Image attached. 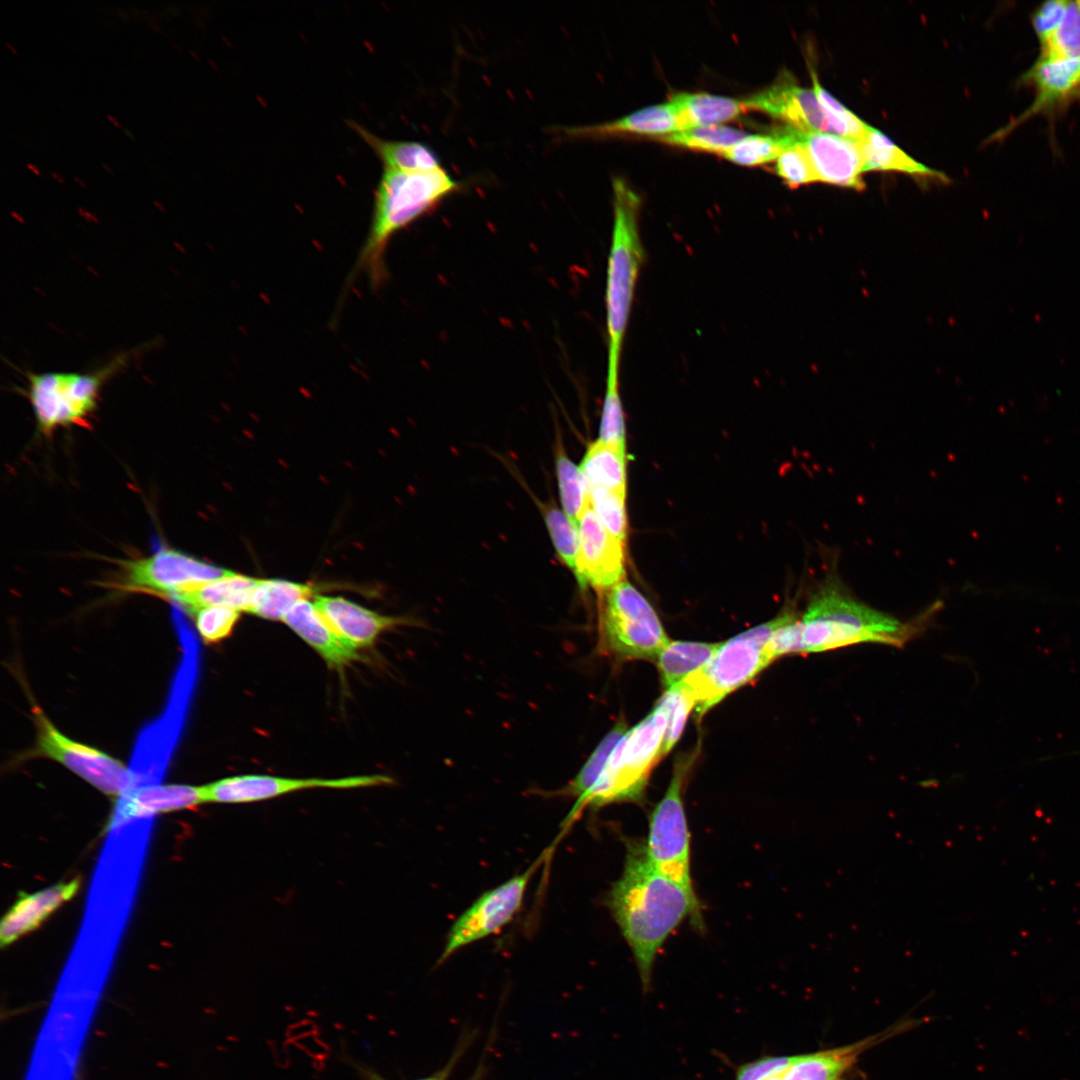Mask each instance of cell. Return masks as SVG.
Returning a JSON list of instances; mask_svg holds the SVG:
<instances>
[{"instance_id": "cell-1", "label": "cell", "mask_w": 1080, "mask_h": 1080, "mask_svg": "<svg viewBox=\"0 0 1080 1080\" xmlns=\"http://www.w3.org/2000/svg\"><path fill=\"white\" fill-rule=\"evenodd\" d=\"M605 904L630 947L646 988L657 954L674 930L687 918L696 927L703 926L695 891L656 869L643 842H627L623 872L608 891Z\"/></svg>"}, {"instance_id": "cell-2", "label": "cell", "mask_w": 1080, "mask_h": 1080, "mask_svg": "<svg viewBox=\"0 0 1080 1080\" xmlns=\"http://www.w3.org/2000/svg\"><path fill=\"white\" fill-rule=\"evenodd\" d=\"M460 186L443 167L426 172L383 169L374 191L370 228L357 263L374 285L384 278V256L392 237Z\"/></svg>"}, {"instance_id": "cell-3", "label": "cell", "mask_w": 1080, "mask_h": 1080, "mask_svg": "<svg viewBox=\"0 0 1080 1080\" xmlns=\"http://www.w3.org/2000/svg\"><path fill=\"white\" fill-rule=\"evenodd\" d=\"M679 693L677 685L666 690L651 713L626 732L596 783L575 801L566 818L568 823L587 807L598 809L641 800L651 771L664 756V736Z\"/></svg>"}, {"instance_id": "cell-4", "label": "cell", "mask_w": 1080, "mask_h": 1080, "mask_svg": "<svg viewBox=\"0 0 1080 1080\" xmlns=\"http://www.w3.org/2000/svg\"><path fill=\"white\" fill-rule=\"evenodd\" d=\"M613 227L606 278L608 365L619 368L636 283L644 261L639 232V195L622 178H614Z\"/></svg>"}, {"instance_id": "cell-5", "label": "cell", "mask_w": 1080, "mask_h": 1080, "mask_svg": "<svg viewBox=\"0 0 1080 1080\" xmlns=\"http://www.w3.org/2000/svg\"><path fill=\"white\" fill-rule=\"evenodd\" d=\"M802 620L811 621L809 641L816 652L866 642L900 647L913 634L912 625L855 600L832 577L812 596Z\"/></svg>"}, {"instance_id": "cell-6", "label": "cell", "mask_w": 1080, "mask_h": 1080, "mask_svg": "<svg viewBox=\"0 0 1080 1080\" xmlns=\"http://www.w3.org/2000/svg\"><path fill=\"white\" fill-rule=\"evenodd\" d=\"M129 359L122 353L104 366L90 372H27L26 395L31 403L39 430L51 434L59 427L87 426L97 407L103 384Z\"/></svg>"}, {"instance_id": "cell-7", "label": "cell", "mask_w": 1080, "mask_h": 1080, "mask_svg": "<svg viewBox=\"0 0 1080 1080\" xmlns=\"http://www.w3.org/2000/svg\"><path fill=\"white\" fill-rule=\"evenodd\" d=\"M601 627L608 649L622 658L656 660L670 642L653 607L624 580L609 589Z\"/></svg>"}, {"instance_id": "cell-8", "label": "cell", "mask_w": 1080, "mask_h": 1080, "mask_svg": "<svg viewBox=\"0 0 1080 1080\" xmlns=\"http://www.w3.org/2000/svg\"><path fill=\"white\" fill-rule=\"evenodd\" d=\"M766 645L748 631L741 633L722 642L704 666L677 684L692 696L699 717L774 661Z\"/></svg>"}, {"instance_id": "cell-9", "label": "cell", "mask_w": 1080, "mask_h": 1080, "mask_svg": "<svg viewBox=\"0 0 1080 1080\" xmlns=\"http://www.w3.org/2000/svg\"><path fill=\"white\" fill-rule=\"evenodd\" d=\"M36 741L30 757L54 760L110 797L124 795L133 775L120 760L64 735L39 707L32 709Z\"/></svg>"}, {"instance_id": "cell-10", "label": "cell", "mask_w": 1080, "mask_h": 1080, "mask_svg": "<svg viewBox=\"0 0 1080 1080\" xmlns=\"http://www.w3.org/2000/svg\"><path fill=\"white\" fill-rule=\"evenodd\" d=\"M546 857L544 852L524 872L480 895L451 925L438 963L509 924L519 913L528 885Z\"/></svg>"}, {"instance_id": "cell-11", "label": "cell", "mask_w": 1080, "mask_h": 1080, "mask_svg": "<svg viewBox=\"0 0 1080 1080\" xmlns=\"http://www.w3.org/2000/svg\"><path fill=\"white\" fill-rule=\"evenodd\" d=\"M684 776V767H676L664 797L650 815L645 848L656 869L694 890L690 868V832L682 799Z\"/></svg>"}, {"instance_id": "cell-12", "label": "cell", "mask_w": 1080, "mask_h": 1080, "mask_svg": "<svg viewBox=\"0 0 1080 1080\" xmlns=\"http://www.w3.org/2000/svg\"><path fill=\"white\" fill-rule=\"evenodd\" d=\"M392 782L390 777L381 774L336 779L246 774L219 779L203 785L202 789L205 803L244 804L308 789H355L390 785Z\"/></svg>"}, {"instance_id": "cell-13", "label": "cell", "mask_w": 1080, "mask_h": 1080, "mask_svg": "<svg viewBox=\"0 0 1080 1080\" xmlns=\"http://www.w3.org/2000/svg\"><path fill=\"white\" fill-rule=\"evenodd\" d=\"M124 586L166 596L221 578L231 571L176 550H160L149 558L124 561Z\"/></svg>"}, {"instance_id": "cell-14", "label": "cell", "mask_w": 1080, "mask_h": 1080, "mask_svg": "<svg viewBox=\"0 0 1080 1080\" xmlns=\"http://www.w3.org/2000/svg\"><path fill=\"white\" fill-rule=\"evenodd\" d=\"M1034 88L1032 103L996 135L1005 137L1037 115L1055 117L1069 105L1080 101V59L1040 55L1019 79Z\"/></svg>"}, {"instance_id": "cell-15", "label": "cell", "mask_w": 1080, "mask_h": 1080, "mask_svg": "<svg viewBox=\"0 0 1080 1080\" xmlns=\"http://www.w3.org/2000/svg\"><path fill=\"white\" fill-rule=\"evenodd\" d=\"M578 534L575 575L579 585L605 590L623 581V542L607 530L588 501L578 521Z\"/></svg>"}, {"instance_id": "cell-16", "label": "cell", "mask_w": 1080, "mask_h": 1080, "mask_svg": "<svg viewBox=\"0 0 1080 1080\" xmlns=\"http://www.w3.org/2000/svg\"><path fill=\"white\" fill-rule=\"evenodd\" d=\"M748 109L758 110L804 133H830L823 109L812 89L801 87L788 70L781 71L766 88L744 98Z\"/></svg>"}, {"instance_id": "cell-17", "label": "cell", "mask_w": 1080, "mask_h": 1080, "mask_svg": "<svg viewBox=\"0 0 1080 1080\" xmlns=\"http://www.w3.org/2000/svg\"><path fill=\"white\" fill-rule=\"evenodd\" d=\"M817 182L863 191L864 161L859 141L825 132L802 133Z\"/></svg>"}, {"instance_id": "cell-18", "label": "cell", "mask_w": 1080, "mask_h": 1080, "mask_svg": "<svg viewBox=\"0 0 1080 1080\" xmlns=\"http://www.w3.org/2000/svg\"><path fill=\"white\" fill-rule=\"evenodd\" d=\"M313 603L339 637L355 650L371 646L380 634L401 621L342 597L315 595Z\"/></svg>"}, {"instance_id": "cell-19", "label": "cell", "mask_w": 1080, "mask_h": 1080, "mask_svg": "<svg viewBox=\"0 0 1080 1080\" xmlns=\"http://www.w3.org/2000/svg\"><path fill=\"white\" fill-rule=\"evenodd\" d=\"M80 879L61 882L31 894H23L3 916L0 923L1 946H8L37 929L80 888Z\"/></svg>"}, {"instance_id": "cell-20", "label": "cell", "mask_w": 1080, "mask_h": 1080, "mask_svg": "<svg viewBox=\"0 0 1080 1080\" xmlns=\"http://www.w3.org/2000/svg\"><path fill=\"white\" fill-rule=\"evenodd\" d=\"M686 129L670 100L644 107L622 118L593 125L570 126L561 130L571 137H603L622 134L655 136L658 139Z\"/></svg>"}, {"instance_id": "cell-21", "label": "cell", "mask_w": 1080, "mask_h": 1080, "mask_svg": "<svg viewBox=\"0 0 1080 1080\" xmlns=\"http://www.w3.org/2000/svg\"><path fill=\"white\" fill-rule=\"evenodd\" d=\"M283 622L309 644L333 668L343 669L359 660L357 651L345 643L327 623L313 602L303 600L284 617Z\"/></svg>"}, {"instance_id": "cell-22", "label": "cell", "mask_w": 1080, "mask_h": 1080, "mask_svg": "<svg viewBox=\"0 0 1080 1080\" xmlns=\"http://www.w3.org/2000/svg\"><path fill=\"white\" fill-rule=\"evenodd\" d=\"M894 1027L846 1046L798 1055L783 1073L786 1080H841L852 1068L860 1055L884 1039L902 1031Z\"/></svg>"}, {"instance_id": "cell-23", "label": "cell", "mask_w": 1080, "mask_h": 1080, "mask_svg": "<svg viewBox=\"0 0 1080 1080\" xmlns=\"http://www.w3.org/2000/svg\"><path fill=\"white\" fill-rule=\"evenodd\" d=\"M258 582L259 579L231 571L221 578L167 597L184 608L189 615L209 606L247 612Z\"/></svg>"}, {"instance_id": "cell-24", "label": "cell", "mask_w": 1080, "mask_h": 1080, "mask_svg": "<svg viewBox=\"0 0 1080 1080\" xmlns=\"http://www.w3.org/2000/svg\"><path fill=\"white\" fill-rule=\"evenodd\" d=\"M348 124L375 152L383 169L426 172L442 167L437 155L423 143L381 138L354 120H349Z\"/></svg>"}, {"instance_id": "cell-25", "label": "cell", "mask_w": 1080, "mask_h": 1080, "mask_svg": "<svg viewBox=\"0 0 1080 1080\" xmlns=\"http://www.w3.org/2000/svg\"><path fill=\"white\" fill-rule=\"evenodd\" d=\"M205 803L202 786L154 784L136 789L123 806V816L146 817Z\"/></svg>"}, {"instance_id": "cell-26", "label": "cell", "mask_w": 1080, "mask_h": 1080, "mask_svg": "<svg viewBox=\"0 0 1080 1080\" xmlns=\"http://www.w3.org/2000/svg\"><path fill=\"white\" fill-rule=\"evenodd\" d=\"M586 492L605 488L626 494L625 445L596 441L579 467Z\"/></svg>"}, {"instance_id": "cell-27", "label": "cell", "mask_w": 1080, "mask_h": 1080, "mask_svg": "<svg viewBox=\"0 0 1080 1080\" xmlns=\"http://www.w3.org/2000/svg\"><path fill=\"white\" fill-rule=\"evenodd\" d=\"M687 128L721 124L747 110L743 99L707 92H677L670 99Z\"/></svg>"}, {"instance_id": "cell-28", "label": "cell", "mask_w": 1080, "mask_h": 1080, "mask_svg": "<svg viewBox=\"0 0 1080 1080\" xmlns=\"http://www.w3.org/2000/svg\"><path fill=\"white\" fill-rule=\"evenodd\" d=\"M860 142L864 172L867 171H899L919 177H932L945 180L943 173L928 168L917 162L889 138L877 129L871 127L865 138Z\"/></svg>"}, {"instance_id": "cell-29", "label": "cell", "mask_w": 1080, "mask_h": 1080, "mask_svg": "<svg viewBox=\"0 0 1080 1080\" xmlns=\"http://www.w3.org/2000/svg\"><path fill=\"white\" fill-rule=\"evenodd\" d=\"M721 643L670 640L656 657L657 667L666 690L676 686L704 666Z\"/></svg>"}, {"instance_id": "cell-30", "label": "cell", "mask_w": 1080, "mask_h": 1080, "mask_svg": "<svg viewBox=\"0 0 1080 1080\" xmlns=\"http://www.w3.org/2000/svg\"><path fill=\"white\" fill-rule=\"evenodd\" d=\"M312 596L313 588L307 584L282 579H259L247 612L261 618L283 621L296 604Z\"/></svg>"}, {"instance_id": "cell-31", "label": "cell", "mask_w": 1080, "mask_h": 1080, "mask_svg": "<svg viewBox=\"0 0 1080 1080\" xmlns=\"http://www.w3.org/2000/svg\"><path fill=\"white\" fill-rule=\"evenodd\" d=\"M801 131L786 127L773 135H749L727 148L721 156L745 166L776 160L783 149L795 141Z\"/></svg>"}, {"instance_id": "cell-32", "label": "cell", "mask_w": 1080, "mask_h": 1080, "mask_svg": "<svg viewBox=\"0 0 1080 1080\" xmlns=\"http://www.w3.org/2000/svg\"><path fill=\"white\" fill-rule=\"evenodd\" d=\"M747 133L722 124L690 127L659 138L660 141L697 151L721 155Z\"/></svg>"}, {"instance_id": "cell-33", "label": "cell", "mask_w": 1080, "mask_h": 1080, "mask_svg": "<svg viewBox=\"0 0 1080 1080\" xmlns=\"http://www.w3.org/2000/svg\"><path fill=\"white\" fill-rule=\"evenodd\" d=\"M624 721L618 722L601 740L583 767L565 788L564 793L579 800L596 783L613 750L627 732Z\"/></svg>"}, {"instance_id": "cell-34", "label": "cell", "mask_w": 1080, "mask_h": 1080, "mask_svg": "<svg viewBox=\"0 0 1080 1080\" xmlns=\"http://www.w3.org/2000/svg\"><path fill=\"white\" fill-rule=\"evenodd\" d=\"M813 90L827 119L830 133L855 141H862L871 126L849 111L819 83L816 72L810 69Z\"/></svg>"}, {"instance_id": "cell-35", "label": "cell", "mask_w": 1080, "mask_h": 1080, "mask_svg": "<svg viewBox=\"0 0 1080 1080\" xmlns=\"http://www.w3.org/2000/svg\"><path fill=\"white\" fill-rule=\"evenodd\" d=\"M555 466L564 513L578 527L579 518L587 505L582 475L579 468L566 456L562 447L557 448Z\"/></svg>"}, {"instance_id": "cell-36", "label": "cell", "mask_w": 1080, "mask_h": 1080, "mask_svg": "<svg viewBox=\"0 0 1080 1080\" xmlns=\"http://www.w3.org/2000/svg\"><path fill=\"white\" fill-rule=\"evenodd\" d=\"M599 441L625 445L624 415L619 394V369L607 368Z\"/></svg>"}, {"instance_id": "cell-37", "label": "cell", "mask_w": 1080, "mask_h": 1080, "mask_svg": "<svg viewBox=\"0 0 1080 1080\" xmlns=\"http://www.w3.org/2000/svg\"><path fill=\"white\" fill-rule=\"evenodd\" d=\"M1040 55L1080 59V1H1069L1064 18L1040 48Z\"/></svg>"}, {"instance_id": "cell-38", "label": "cell", "mask_w": 1080, "mask_h": 1080, "mask_svg": "<svg viewBox=\"0 0 1080 1080\" xmlns=\"http://www.w3.org/2000/svg\"><path fill=\"white\" fill-rule=\"evenodd\" d=\"M590 507L607 530L620 541L627 536L625 495L605 488H593L586 492Z\"/></svg>"}, {"instance_id": "cell-39", "label": "cell", "mask_w": 1080, "mask_h": 1080, "mask_svg": "<svg viewBox=\"0 0 1080 1080\" xmlns=\"http://www.w3.org/2000/svg\"><path fill=\"white\" fill-rule=\"evenodd\" d=\"M545 522L560 558L576 574L579 553V534L565 513L553 505L545 507Z\"/></svg>"}, {"instance_id": "cell-40", "label": "cell", "mask_w": 1080, "mask_h": 1080, "mask_svg": "<svg viewBox=\"0 0 1080 1080\" xmlns=\"http://www.w3.org/2000/svg\"><path fill=\"white\" fill-rule=\"evenodd\" d=\"M803 132L786 146L776 159V173L791 188L817 182L807 151L802 143Z\"/></svg>"}, {"instance_id": "cell-41", "label": "cell", "mask_w": 1080, "mask_h": 1080, "mask_svg": "<svg viewBox=\"0 0 1080 1080\" xmlns=\"http://www.w3.org/2000/svg\"><path fill=\"white\" fill-rule=\"evenodd\" d=\"M192 616L201 639L206 644H212L232 634L239 621L240 612L226 607L209 606L198 609Z\"/></svg>"}, {"instance_id": "cell-42", "label": "cell", "mask_w": 1080, "mask_h": 1080, "mask_svg": "<svg viewBox=\"0 0 1080 1080\" xmlns=\"http://www.w3.org/2000/svg\"><path fill=\"white\" fill-rule=\"evenodd\" d=\"M1069 1L1051 0L1038 5L1031 14V25L1042 48L1055 32L1067 10Z\"/></svg>"}, {"instance_id": "cell-43", "label": "cell", "mask_w": 1080, "mask_h": 1080, "mask_svg": "<svg viewBox=\"0 0 1080 1080\" xmlns=\"http://www.w3.org/2000/svg\"><path fill=\"white\" fill-rule=\"evenodd\" d=\"M795 1058L796 1056H772L744 1064L737 1070L736 1080H768L786 1071Z\"/></svg>"}, {"instance_id": "cell-44", "label": "cell", "mask_w": 1080, "mask_h": 1080, "mask_svg": "<svg viewBox=\"0 0 1080 1080\" xmlns=\"http://www.w3.org/2000/svg\"><path fill=\"white\" fill-rule=\"evenodd\" d=\"M680 689L679 696L670 713L667 729L664 736L663 752L666 755L678 741L688 714L695 707V701L690 694L677 685Z\"/></svg>"}, {"instance_id": "cell-45", "label": "cell", "mask_w": 1080, "mask_h": 1080, "mask_svg": "<svg viewBox=\"0 0 1080 1080\" xmlns=\"http://www.w3.org/2000/svg\"><path fill=\"white\" fill-rule=\"evenodd\" d=\"M472 1040H473V1033H465V1034H463L462 1037L460 1038V1040L458 1041V1044L455 1047V1049H454L452 1055L450 1056L448 1062L442 1068L438 1069L437 1071H435L433 1074H431L429 1076L418 1078V1079H415V1080H449L452 1072L454 1071L455 1067L459 1063L462 1056L465 1054V1052L468 1049V1047L470 1046ZM357 1071H358V1073L360 1075L361 1080H387L386 1078L381 1076L378 1072H376L374 1069H372V1068H370L368 1066L357 1065Z\"/></svg>"}, {"instance_id": "cell-46", "label": "cell", "mask_w": 1080, "mask_h": 1080, "mask_svg": "<svg viewBox=\"0 0 1080 1080\" xmlns=\"http://www.w3.org/2000/svg\"><path fill=\"white\" fill-rule=\"evenodd\" d=\"M487 1072L485 1057H482L473 1074L468 1080H483Z\"/></svg>"}, {"instance_id": "cell-47", "label": "cell", "mask_w": 1080, "mask_h": 1080, "mask_svg": "<svg viewBox=\"0 0 1080 1080\" xmlns=\"http://www.w3.org/2000/svg\"><path fill=\"white\" fill-rule=\"evenodd\" d=\"M106 118H107V120H109V122H111V123H112V124H113V125H114L115 127H117V128H122V125H121L120 121H119V120H118V119H117V118H116L115 116H113V115H111V114H108V115L106 116Z\"/></svg>"}, {"instance_id": "cell-48", "label": "cell", "mask_w": 1080, "mask_h": 1080, "mask_svg": "<svg viewBox=\"0 0 1080 1080\" xmlns=\"http://www.w3.org/2000/svg\"><path fill=\"white\" fill-rule=\"evenodd\" d=\"M26 167H27V168H28V169H29L30 171H32V173H34V174H35L36 176H40V175H41V171H40V169H39V168H38V167H37V166H36L35 164H33V163H26Z\"/></svg>"}, {"instance_id": "cell-49", "label": "cell", "mask_w": 1080, "mask_h": 1080, "mask_svg": "<svg viewBox=\"0 0 1080 1080\" xmlns=\"http://www.w3.org/2000/svg\"><path fill=\"white\" fill-rule=\"evenodd\" d=\"M50 175H51L52 178H54L60 184L64 183V179L59 173L51 172Z\"/></svg>"}, {"instance_id": "cell-50", "label": "cell", "mask_w": 1080, "mask_h": 1080, "mask_svg": "<svg viewBox=\"0 0 1080 1080\" xmlns=\"http://www.w3.org/2000/svg\"><path fill=\"white\" fill-rule=\"evenodd\" d=\"M5 45L12 53L18 55V50L10 42L6 40Z\"/></svg>"}, {"instance_id": "cell-51", "label": "cell", "mask_w": 1080, "mask_h": 1080, "mask_svg": "<svg viewBox=\"0 0 1080 1080\" xmlns=\"http://www.w3.org/2000/svg\"><path fill=\"white\" fill-rule=\"evenodd\" d=\"M73 179H74V181H76V182H77V183H78L79 185H81L82 187H86V184H85V182H84V181H83V179H82V178H80L79 176H73Z\"/></svg>"}, {"instance_id": "cell-52", "label": "cell", "mask_w": 1080, "mask_h": 1080, "mask_svg": "<svg viewBox=\"0 0 1080 1080\" xmlns=\"http://www.w3.org/2000/svg\"><path fill=\"white\" fill-rule=\"evenodd\" d=\"M784 1072H785V1071H784ZM784 1072H783V1073H784ZM783 1073H781V1074H779V1075H776V1076H773V1077H771V1078H770V1079H768V1080H786V1079L784 1078V1075H783Z\"/></svg>"}, {"instance_id": "cell-53", "label": "cell", "mask_w": 1080, "mask_h": 1080, "mask_svg": "<svg viewBox=\"0 0 1080 1080\" xmlns=\"http://www.w3.org/2000/svg\"><path fill=\"white\" fill-rule=\"evenodd\" d=\"M101 165L109 174H114L113 170L105 162H102Z\"/></svg>"}, {"instance_id": "cell-54", "label": "cell", "mask_w": 1080, "mask_h": 1080, "mask_svg": "<svg viewBox=\"0 0 1080 1080\" xmlns=\"http://www.w3.org/2000/svg\"><path fill=\"white\" fill-rule=\"evenodd\" d=\"M123 131H124V133H125V134H126V135H127L128 137H129V138H131L132 140H135V139H136V138L134 137V135H133V134L131 133V131H130V130H128L127 128H123Z\"/></svg>"}, {"instance_id": "cell-55", "label": "cell", "mask_w": 1080, "mask_h": 1080, "mask_svg": "<svg viewBox=\"0 0 1080 1080\" xmlns=\"http://www.w3.org/2000/svg\"><path fill=\"white\" fill-rule=\"evenodd\" d=\"M172 44L179 52H181L180 46L177 43L172 42Z\"/></svg>"}, {"instance_id": "cell-56", "label": "cell", "mask_w": 1080, "mask_h": 1080, "mask_svg": "<svg viewBox=\"0 0 1080 1080\" xmlns=\"http://www.w3.org/2000/svg\"><path fill=\"white\" fill-rule=\"evenodd\" d=\"M189 52L191 55H193L194 58L198 60L197 54L193 50L189 49Z\"/></svg>"}]
</instances>
